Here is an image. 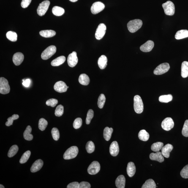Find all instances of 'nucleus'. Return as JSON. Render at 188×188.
I'll list each match as a JSON object with an SVG mask.
<instances>
[{
	"label": "nucleus",
	"mask_w": 188,
	"mask_h": 188,
	"mask_svg": "<svg viewBox=\"0 0 188 188\" xmlns=\"http://www.w3.org/2000/svg\"><path fill=\"white\" fill-rule=\"evenodd\" d=\"M143 22L141 20L135 19L130 21L127 24L128 29L131 33L136 32L141 28Z\"/></svg>",
	"instance_id": "f257e3e1"
},
{
	"label": "nucleus",
	"mask_w": 188,
	"mask_h": 188,
	"mask_svg": "<svg viewBox=\"0 0 188 188\" xmlns=\"http://www.w3.org/2000/svg\"><path fill=\"white\" fill-rule=\"evenodd\" d=\"M134 109L136 113L141 114L143 110V104L141 97L136 95L134 98Z\"/></svg>",
	"instance_id": "f03ea898"
},
{
	"label": "nucleus",
	"mask_w": 188,
	"mask_h": 188,
	"mask_svg": "<svg viewBox=\"0 0 188 188\" xmlns=\"http://www.w3.org/2000/svg\"><path fill=\"white\" fill-rule=\"evenodd\" d=\"M78 153V149L77 146H72L66 150L64 155L65 159H70L74 158L77 156Z\"/></svg>",
	"instance_id": "7ed1b4c3"
},
{
	"label": "nucleus",
	"mask_w": 188,
	"mask_h": 188,
	"mask_svg": "<svg viewBox=\"0 0 188 188\" xmlns=\"http://www.w3.org/2000/svg\"><path fill=\"white\" fill-rule=\"evenodd\" d=\"M56 48L54 45H51L47 47L42 53V59L47 60L49 59L56 53Z\"/></svg>",
	"instance_id": "20e7f679"
},
{
	"label": "nucleus",
	"mask_w": 188,
	"mask_h": 188,
	"mask_svg": "<svg viewBox=\"0 0 188 188\" xmlns=\"http://www.w3.org/2000/svg\"><path fill=\"white\" fill-rule=\"evenodd\" d=\"M165 15H173L175 13V6L173 3L170 1H167L162 5Z\"/></svg>",
	"instance_id": "39448f33"
},
{
	"label": "nucleus",
	"mask_w": 188,
	"mask_h": 188,
	"mask_svg": "<svg viewBox=\"0 0 188 188\" xmlns=\"http://www.w3.org/2000/svg\"><path fill=\"white\" fill-rule=\"evenodd\" d=\"M10 86L8 81L4 77L0 78V93L5 94H9L10 92Z\"/></svg>",
	"instance_id": "423d86ee"
},
{
	"label": "nucleus",
	"mask_w": 188,
	"mask_h": 188,
	"mask_svg": "<svg viewBox=\"0 0 188 188\" xmlns=\"http://www.w3.org/2000/svg\"><path fill=\"white\" fill-rule=\"evenodd\" d=\"M170 68L169 64L167 63H164L159 64L154 71V74L156 75H161L168 72Z\"/></svg>",
	"instance_id": "0eeeda50"
},
{
	"label": "nucleus",
	"mask_w": 188,
	"mask_h": 188,
	"mask_svg": "<svg viewBox=\"0 0 188 188\" xmlns=\"http://www.w3.org/2000/svg\"><path fill=\"white\" fill-rule=\"evenodd\" d=\"M50 5V2L48 1H45L39 4L37 9V13L39 15L42 16L45 15L48 10Z\"/></svg>",
	"instance_id": "6e6552de"
},
{
	"label": "nucleus",
	"mask_w": 188,
	"mask_h": 188,
	"mask_svg": "<svg viewBox=\"0 0 188 188\" xmlns=\"http://www.w3.org/2000/svg\"><path fill=\"white\" fill-rule=\"evenodd\" d=\"M100 165L99 163L96 161H93L89 166L88 169V173L91 175H96L100 171Z\"/></svg>",
	"instance_id": "1a4fd4ad"
},
{
	"label": "nucleus",
	"mask_w": 188,
	"mask_h": 188,
	"mask_svg": "<svg viewBox=\"0 0 188 188\" xmlns=\"http://www.w3.org/2000/svg\"><path fill=\"white\" fill-rule=\"evenodd\" d=\"M106 27L104 23H100L96 30L95 33L96 38L97 40H100L105 34Z\"/></svg>",
	"instance_id": "9d476101"
},
{
	"label": "nucleus",
	"mask_w": 188,
	"mask_h": 188,
	"mask_svg": "<svg viewBox=\"0 0 188 188\" xmlns=\"http://www.w3.org/2000/svg\"><path fill=\"white\" fill-rule=\"evenodd\" d=\"M174 126V123L171 118H167L162 122L161 126L162 129L166 131H170Z\"/></svg>",
	"instance_id": "9b49d317"
},
{
	"label": "nucleus",
	"mask_w": 188,
	"mask_h": 188,
	"mask_svg": "<svg viewBox=\"0 0 188 188\" xmlns=\"http://www.w3.org/2000/svg\"><path fill=\"white\" fill-rule=\"evenodd\" d=\"M105 5L100 1L95 2L92 4L91 9L92 13L96 15L105 9Z\"/></svg>",
	"instance_id": "f8f14e48"
},
{
	"label": "nucleus",
	"mask_w": 188,
	"mask_h": 188,
	"mask_svg": "<svg viewBox=\"0 0 188 188\" xmlns=\"http://www.w3.org/2000/svg\"><path fill=\"white\" fill-rule=\"evenodd\" d=\"M78 59L76 52L74 51L68 56L67 62L69 66L74 67L78 63Z\"/></svg>",
	"instance_id": "ddd939ff"
},
{
	"label": "nucleus",
	"mask_w": 188,
	"mask_h": 188,
	"mask_svg": "<svg viewBox=\"0 0 188 188\" xmlns=\"http://www.w3.org/2000/svg\"><path fill=\"white\" fill-rule=\"evenodd\" d=\"M55 91L59 93L66 92L67 90V86L64 82L59 81L57 82L54 86Z\"/></svg>",
	"instance_id": "4468645a"
},
{
	"label": "nucleus",
	"mask_w": 188,
	"mask_h": 188,
	"mask_svg": "<svg viewBox=\"0 0 188 188\" xmlns=\"http://www.w3.org/2000/svg\"><path fill=\"white\" fill-rule=\"evenodd\" d=\"M154 43L152 41H148L145 43L140 47V50L141 51L145 52L151 51L154 47Z\"/></svg>",
	"instance_id": "2eb2a0df"
},
{
	"label": "nucleus",
	"mask_w": 188,
	"mask_h": 188,
	"mask_svg": "<svg viewBox=\"0 0 188 188\" xmlns=\"http://www.w3.org/2000/svg\"><path fill=\"white\" fill-rule=\"evenodd\" d=\"M110 151L112 156L118 155L119 152V147L117 142L114 141L112 142L110 146Z\"/></svg>",
	"instance_id": "dca6fc26"
},
{
	"label": "nucleus",
	"mask_w": 188,
	"mask_h": 188,
	"mask_svg": "<svg viewBox=\"0 0 188 188\" xmlns=\"http://www.w3.org/2000/svg\"><path fill=\"white\" fill-rule=\"evenodd\" d=\"M24 59V56L23 53L17 52L13 55V61L16 66H19L23 62Z\"/></svg>",
	"instance_id": "f3484780"
},
{
	"label": "nucleus",
	"mask_w": 188,
	"mask_h": 188,
	"mask_svg": "<svg viewBox=\"0 0 188 188\" xmlns=\"http://www.w3.org/2000/svg\"><path fill=\"white\" fill-rule=\"evenodd\" d=\"M43 165V161L41 159H37L33 164L31 169V171L32 173H35L39 171L42 168Z\"/></svg>",
	"instance_id": "a211bd4d"
},
{
	"label": "nucleus",
	"mask_w": 188,
	"mask_h": 188,
	"mask_svg": "<svg viewBox=\"0 0 188 188\" xmlns=\"http://www.w3.org/2000/svg\"><path fill=\"white\" fill-rule=\"evenodd\" d=\"M149 158L151 160L157 161L160 163L163 162L165 160L161 152L159 151L156 153H151L150 154Z\"/></svg>",
	"instance_id": "6ab92c4d"
},
{
	"label": "nucleus",
	"mask_w": 188,
	"mask_h": 188,
	"mask_svg": "<svg viewBox=\"0 0 188 188\" xmlns=\"http://www.w3.org/2000/svg\"><path fill=\"white\" fill-rule=\"evenodd\" d=\"M173 145L170 144H167L163 146L161 149V153L163 156L168 158L169 157L170 153L173 149Z\"/></svg>",
	"instance_id": "aec40b11"
},
{
	"label": "nucleus",
	"mask_w": 188,
	"mask_h": 188,
	"mask_svg": "<svg viewBox=\"0 0 188 188\" xmlns=\"http://www.w3.org/2000/svg\"><path fill=\"white\" fill-rule=\"evenodd\" d=\"M126 178L124 175H120L115 181V185L118 188H124L125 186Z\"/></svg>",
	"instance_id": "412c9836"
},
{
	"label": "nucleus",
	"mask_w": 188,
	"mask_h": 188,
	"mask_svg": "<svg viewBox=\"0 0 188 188\" xmlns=\"http://www.w3.org/2000/svg\"><path fill=\"white\" fill-rule=\"evenodd\" d=\"M136 171V167L135 164L132 162H130L128 164L127 173L130 177H132L135 175Z\"/></svg>",
	"instance_id": "4be33fe9"
},
{
	"label": "nucleus",
	"mask_w": 188,
	"mask_h": 188,
	"mask_svg": "<svg viewBox=\"0 0 188 188\" xmlns=\"http://www.w3.org/2000/svg\"><path fill=\"white\" fill-rule=\"evenodd\" d=\"M107 57L105 55H102L99 58L98 61V64L99 67L101 69L105 68L107 66Z\"/></svg>",
	"instance_id": "5701e85b"
},
{
	"label": "nucleus",
	"mask_w": 188,
	"mask_h": 188,
	"mask_svg": "<svg viewBox=\"0 0 188 188\" xmlns=\"http://www.w3.org/2000/svg\"><path fill=\"white\" fill-rule=\"evenodd\" d=\"M41 36L45 38H50L53 37L56 35V31L51 30H43L39 32Z\"/></svg>",
	"instance_id": "b1692460"
},
{
	"label": "nucleus",
	"mask_w": 188,
	"mask_h": 188,
	"mask_svg": "<svg viewBox=\"0 0 188 188\" xmlns=\"http://www.w3.org/2000/svg\"><path fill=\"white\" fill-rule=\"evenodd\" d=\"M188 37V31L181 30L178 31L175 34V38L177 39H181Z\"/></svg>",
	"instance_id": "393cba45"
},
{
	"label": "nucleus",
	"mask_w": 188,
	"mask_h": 188,
	"mask_svg": "<svg viewBox=\"0 0 188 188\" xmlns=\"http://www.w3.org/2000/svg\"><path fill=\"white\" fill-rule=\"evenodd\" d=\"M181 76L185 78L188 76V62L185 61L183 62L181 67Z\"/></svg>",
	"instance_id": "a878e982"
},
{
	"label": "nucleus",
	"mask_w": 188,
	"mask_h": 188,
	"mask_svg": "<svg viewBox=\"0 0 188 188\" xmlns=\"http://www.w3.org/2000/svg\"><path fill=\"white\" fill-rule=\"evenodd\" d=\"M31 131H32V129L31 126H27L23 133L24 138L25 140L28 141H31L33 140V136L31 134Z\"/></svg>",
	"instance_id": "bb28decb"
},
{
	"label": "nucleus",
	"mask_w": 188,
	"mask_h": 188,
	"mask_svg": "<svg viewBox=\"0 0 188 188\" xmlns=\"http://www.w3.org/2000/svg\"><path fill=\"white\" fill-rule=\"evenodd\" d=\"M78 81L79 83L84 85H87L89 84L90 80L89 77L86 74H81L79 77Z\"/></svg>",
	"instance_id": "cd10ccee"
},
{
	"label": "nucleus",
	"mask_w": 188,
	"mask_h": 188,
	"mask_svg": "<svg viewBox=\"0 0 188 188\" xmlns=\"http://www.w3.org/2000/svg\"><path fill=\"white\" fill-rule=\"evenodd\" d=\"M66 57L64 56H61L53 60L51 62V64L53 66H58L62 64L66 61Z\"/></svg>",
	"instance_id": "c85d7f7f"
},
{
	"label": "nucleus",
	"mask_w": 188,
	"mask_h": 188,
	"mask_svg": "<svg viewBox=\"0 0 188 188\" xmlns=\"http://www.w3.org/2000/svg\"><path fill=\"white\" fill-rule=\"evenodd\" d=\"M138 138L142 141H147L149 138V134L145 130H142L139 133Z\"/></svg>",
	"instance_id": "c756f323"
},
{
	"label": "nucleus",
	"mask_w": 188,
	"mask_h": 188,
	"mask_svg": "<svg viewBox=\"0 0 188 188\" xmlns=\"http://www.w3.org/2000/svg\"><path fill=\"white\" fill-rule=\"evenodd\" d=\"M113 129L112 128L106 127L104 129V137L106 140L108 141L111 138Z\"/></svg>",
	"instance_id": "7c9ffc66"
},
{
	"label": "nucleus",
	"mask_w": 188,
	"mask_h": 188,
	"mask_svg": "<svg viewBox=\"0 0 188 188\" xmlns=\"http://www.w3.org/2000/svg\"><path fill=\"white\" fill-rule=\"evenodd\" d=\"M64 9L59 6H54L52 9V12L53 15L57 16H60L62 15L64 13Z\"/></svg>",
	"instance_id": "2f4dec72"
},
{
	"label": "nucleus",
	"mask_w": 188,
	"mask_h": 188,
	"mask_svg": "<svg viewBox=\"0 0 188 188\" xmlns=\"http://www.w3.org/2000/svg\"><path fill=\"white\" fill-rule=\"evenodd\" d=\"M156 185L154 180L150 179L147 180L142 186V188H155Z\"/></svg>",
	"instance_id": "473e14b6"
},
{
	"label": "nucleus",
	"mask_w": 188,
	"mask_h": 188,
	"mask_svg": "<svg viewBox=\"0 0 188 188\" xmlns=\"http://www.w3.org/2000/svg\"><path fill=\"white\" fill-rule=\"evenodd\" d=\"M163 146V143L161 142H157L153 143L151 145V148L152 151L157 152L161 149Z\"/></svg>",
	"instance_id": "72a5a7b5"
},
{
	"label": "nucleus",
	"mask_w": 188,
	"mask_h": 188,
	"mask_svg": "<svg viewBox=\"0 0 188 188\" xmlns=\"http://www.w3.org/2000/svg\"><path fill=\"white\" fill-rule=\"evenodd\" d=\"M173 97L171 94L161 96L159 98V101L160 102L168 103L173 100Z\"/></svg>",
	"instance_id": "f704fd0d"
},
{
	"label": "nucleus",
	"mask_w": 188,
	"mask_h": 188,
	"mask_svg": "<svg viewBox=\"0 0 188 188\" xmlns=\"http://www.w3.org/2000/svg\"><path fill=\"white\" fill-rule=\"evenodd\" d=\"M6 36L7 39L11 41H17L18 36L16 33L12 31H9L6 33Z\"/></svg>",
	"instance_id": "c9c22d12"
},
{
	"label": "nucleus",
	"mask_w": 188,
	"mask_h": 188,
	"mask_svg": "<svg viewBox=\"0 0 188 188\" xmlns=\"http://www.w3.org/2000/svg\"><path fill=\"white\" fill-rule=\"evenodd\" d=\"M18 147L17 145H14L12 146L9 149L8 156L9 157H12L16 154L18 151Z\"/></svg>",
	"instance_id": "e433bc0d"
},
{
	"label": "nucleus",
	"mask_w": 188,
	"mask_h": 188,
	"mask_svg": "<svg viewBox=\"0 0 188 188\" xmlns=\"http://www.w3.org/2000/svg\"><path fill=\"white\" fill-rule=\"evenodd\" d=\"M31 155V151H28L25 152L22 155L21 159H20V163L21 164L25 163L27 161Z\"/></svg>",
	"instance_id": "4c0bfd02"
},
{
	"label": "nucleus",
	"mask_w": 188,
	"mask_h": 188,
	"mask_svg": "<svg viewBox=\"0 0 188 188\" xmlns=\"http://www.w3.org/2000/svg\"><path fill=\"white\" fill-rule=\"evenodd\" d=\"M106 102V97L103 94H101L99 96L98 101V105L100 109L103 108Z\"/></svg>",
	"instance_id": "58836bf2"
},
{
	"label": "nucleus",
	"mask_w": 188,
	"mask_h": 188,
	"mask_svg": "<svg viewBox=\"0 0 188 188\" xmlns=\"http://www.w3.org/2000/svg\"><path fill=\"white\" fill-rule=\"evenodd\" d=\"M48 125V122L46 120L43 118L39 120V129L42 131L45 130Z\"/></svg>",
	"instance_id": "ea45409f"
},
{
	"label": "nucleus",
	"mask_w": 188,
	"mask_h": 188,
	"mask_svg": "<svg viewBox=\"0 0 188 188\" xmlns=\"http://www.w3.org/2000/svg\"><path fill=\"white\" fill-rule=\"evenodd\" d=\"M86 149L88 153H91L94 152L95 149L94 143L92 141H88L86 143Z\"/></svg>",
	"instance_id": "a19ab883"
},
{
	"label": "nucleus",
	"mask_w": 188,
	"mask_h": 188,
	"mask_svg": "<svg viewBox=\"0 0 188 188\" xmlns=\"http://www.w3.org/2000/svg\"><path fill=\"white\" fill-rule=\"evenodd\" d=\"M64 106L62 105H58L55 110V115L57 117L62 116L64 113Z\"/></svg>",
	"instance_id": "79ce46f5"
},
{
	"label": "nucleus",
	"mask_w": 188,
	"mask_h": 188,
	"mask_svg": "<svg viewBox=\"0 0 188 188\" xmlns=\"http://www.w3.org/2000/svg\"><path fill=\"white\" fill-rule=\"evenodd\" d=\"M51 133L54 140L57 141L60 137V133L58 129L56 128H53L52 130Z\"/></svg>",
	"instance_id": "37998d69"
},
{
	"label": "nucleus",
	"mask_w": 188,
	"mask_h": 188,
	"mask_svg": "<svg viewBox=\"0 0 188 188\" xmlns=\"http://www.w3.org/2000/svg\"><path fill=\"white\" fill-rule=\"evenodd\" d=\"M94 112L92 110H90L88 111L86 119L87 124H89L91 122L92 118L94 117Z\"/></svg>",
	"instance_id": "c03bdc74"
},
{
	"label": "nucleus",
	"mask_w": 188,
	"mask_h": 188,
	"mask_svg": "<svg viewBox=\"0 0 188 188\" xmlns=\"http://www.w3.org/2000/svg\"><path fill=\"white\" fill-rule=\"evenodd\" d=\"M82 124V121L81 118H77L74 121L73 126L74 128L78 129L81 127Z\"/></svg>",
	"instance_id": "a18cd8bd"
},
{
	"label": "nucleus",
	"mask_w": 188,
	"mask_h": 188,
	"mask_svg": "<svg viewBox=\"0 0 188 188\" xmlns=\"http://www.w3.org/2000/svg\"><path fill=\"white\" fill-rule=\"evenodd\" d=\"M182 134L184 136L188 137V120H186L182 129Z\"/></svg>",
	"instance_id": "49530a36"
},
{
	"label": "nucleus",
	"mask_w": 188,
	"mask_h": 188,
	"mask_svg": "<svg viewBox=\"0 0 188 188\" xmlns=\"http://www.w3.org/2000/svg\"><path fill=\"white\" fill-rule=\"evenodd\" d=\"M181 175L183 178H188V165L183 167L181 172Z\"/></svg>",
	"instance_id": "de8ad7c7"
},
{
	"label": "nucleus",
	"mask_w": 188,
	"mask_h": 188,
	"mask_svg": "<svg viewBox=\"0 0 188 188\" xmlns=\"http://www.w3.org/2000/svg\"><path fill=\"white\" fill-rule=\"evenodd\" d=\"M58 103V101L55 99H50L47 101L46 104L48 106H50L52 107L56 106Z\"/></svg>",
	"instance_id": "09e8293b"
},
{
	"label": "nucleus",
	"mask_w": 188,
	"mask_h": 188,
	"mask_svg": "<svg viewBox=\"0 0 188 188\" xmlns=\"http://www.w3.org/2000/svg\"><path fill=\"white\" fill-rule=\"evenodd\" d=\"M32 0H22L21 6L23 8H26L29 5Z\"/></svg>",
	"instance_id": "8fccbe9b"
},
{
	"label": "nucleus",
	"mask_w": 188,
	"mask_h": 188,
	"mask_svg": "<svg viewBox=\"0 0 188 188\" xmlns=\"http://www.w3.org/2000/svg\"><path fill=\"white\" fill-rule=\"evenodd\" d=\"M67 188H80V183L78 182H74L68 185Z\"/></svg>",
	"instance_id": "3c124183"
},
{
	"label": "nucleus",
	"mask_w": 188,
	"mask_h": 188,
	"mask_svg": "<svg viewBox=\"0 0 188 188\" xmlns=\"http://www.w3.org/2000/svg\"><path fill=\"white\" fill-rule=\"evenodd\" d=\"M91 185L89 183L82 181L80 183V188H90Z\"/></svg>",
	"instance_id": "603ef678"
},
{
	"label": "nucleus",
	"mask_w": 188,
	"mask_h": 188,
	"mask_svg": "<svg viewBox=\"0 0 188 188\" xmlns=\"http://www.w3.org/2000/svg\"><path fill=\"white\" fill-rule=\"evenodd\" d=\"M15 120L12 117H10L7 119V121L6 122V126H9L12 125L13 124V121Z\"/></svg>",
	"instance_id": "864d4df0"
},
{
	"label": "nucleus",
	"mask_w": 188,
	"mask_h": 188,
	"mask_svg": "<svg viewBox=\"0 0 188 188\" xmlns=\"http://www.w3.org/2000/svg\"><path fill=\"white\" fill-rule=\"evenodd\" d=\"M23 84L26 87H28L29 86L30 83H31V80L29 79H27L26 80H23Z\"/></svg>",
	"instance_id": "5fc2aeb1"
},
{
	"label": "nucleus",
	"mask_w": 188,
	"mask_h": 188,
	"mask_svg": "<svg viewBox=\"0 0 188 188\" xmlns=\"http://www.w3.org/2000/svg\"><path fill=\"white\" fill-rule=\"evenodd\" d=\"M12 117L13 118L14 120L18 119L19 118V116L17 114H14L12 115Z\"/></svg>",
	"instance_id": "6e6d98bb"
},
{
	"label": "nucleus",
	"mask_w": 188,
	"mask_h": 188,
	"mask_svg": "<svg viewBox=\"0 0 188 188\" xmlns=\"http://www.w3.org/2000/svg\"><path fill=\"white\" fill-rule=\"evenodd\" d=\"M71 2H75L78 1V0H69Z\"/></svg>",
	"instance_id": "4d7b16f0"
},
{
	"label": "nucleus",
	"mask_w": 188,
	"mask_h": 188,
	"mask_svg": "<svg viewBox=\"0 0 188 188\" xmlns=\"http://www.w3.org/2000/svg\"><path fill=\"white\" fill-rule=\"evenodd\" d=\"M0 188H4L5 187L3 185H0Z\"/></svg>",
	"instance_id": "13d9d810"
},
{
	"label": "nucleus",
	"mask_w": 188,
	"mask_h": 188,
	"mask_svg": "<svg viewBox=\"0 0 188 188\" xmlns=\"http://www.w3.org/2000/svg\"><path fill=\"white\" fill-rule=\"evenodd\" d=\"M67 88H69V86H67Z\"/></svg>",
	"instance_id": "bf43d9fd"
}]
</instances>
